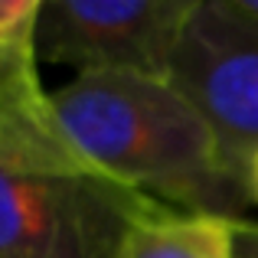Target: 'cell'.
I'll return each instance as SVG.
<instances>
[{
  "label": "cell",
  "instance_id": "3957f363",
  "mask_svg": "<svg viewBox=\"0 0 258 258\" xmlns=\"http://www.w3.org/2000/svg\"><path fill=\"white\" fill-rule=\"evenodd\" d=\"M167 79L200 108L226 167L245 183L258 154V20L239 0H196Z\"/></svg>",
  "mask_w": 258,
  "mask_h": 258
},
{
  "label": "cell",
  "instance_id": "9c48e42d",
  "mask_svg": "<svg viewBox=\"0 0 258 258\" xmlns=\"http://www.w3.org/2000/svg\"><path fill=\"white\" fill-rule=\"evenodd\" d=\"M239 4H242V10H245V13H252V17L258 20V0H239Z\"/></svg>",
  "mask_w": 258,
  "mask_h": 258
},
{
  "label": "cell",
  "instance_id": "7a4b0ae2",
  "mask_svg": "<svg viewBox=\"0 0 258 258\" xmlns=\"http://www.w3.org/2000/svg\"><path fill=\"white\" fill-rule=\"evenodd\" d=\"M151 200L108 176L0 167V258H121L127 226Z\"/></svg>",
  "mask_w": 258,
  "mask_h": 258
},
{
  "label": "cell",
  "instance_id": "277c9868",
  "mask_svg": "<svg viewBox=\"0 0 258 258\" xmlns=\"http://www.w3.org/2000/svg\"><path fill=\"white\" fill-rule=\"evenodd\" d=\"M196 0H46L36 52L79 76H170L173 52Z\"/></svg>",
  "mask_w": 258,
  "mask_h": 258
},
{
  "label": "cell",
  "instance_id": "ba28073f",
  "mask_svg": "<svg viewBox=\"0 0 258 258\" xmlns=\"http://www.w3.org/2000/svg\"><path fill=\"white\" fill-rule=\"evenodd\" d=\"M245 183H248V200H252V203H258V154L252 157V164H248Z\"/></svg>",
  "mask_w": 258,
  "mask_h": 258
},
{
  "label": "cell",
  "instance_id": "5b68a950",
  "mask_svg": "<svg viewBox=\"0 0 258 258\" xmlns=\"http://www.w3.org/2000/svg\"><path fill=\"white\" fill-rule=\"evenodd\" d=\"M121 258H235V229L229 216L151 200L127 226Z\"/></svg>",
  "mask_w": 258,
  "mask_h": 258
},
{
  "label": "cell",
  "instance_id": "52a82bcc",
  "mask_svg": "<svg viewBox=\"0 0 258 258\" xmlns=\"http://www.w3.org/2000/svg\"><path fill=\"white\" fill-rule=\"evenodd\" d=\"M235 229V258H258V222L252 219H232Z\"/></svg>",
  "mask_w": 258,
  "mask_h": 258
},
{
  "label": "cell",
  "instance_id": "8992f818",
  "mask_svg": "<svg viewBox=\"0 0 258 258\" xmlns=\"http://www.w3.org/2000/svg\"><path fill=\"white\" fill-rule=\"evenodd\" d=\"M39 0H0V62L36 59Z\"/></svg>",
  "mask_w": 258,
  "mask_h": 258
},
{
  "label": "cell",
  "instance_id": "6da1fadb",
  "mask_svg": "<svg viewBox=\"0 0 258 258\" xmlns=\"http://www.w3.org/2000/svg\"><path fill=\"white\" fill-rule=\"evenodd\" d=\"M52 111L85 164L127 189L229 219L252 203L209 121L170 79L79 76L52 92Z\"/></svg>",
  "mask_w": 258,
  "mask_h": 258
}]
</instances>
